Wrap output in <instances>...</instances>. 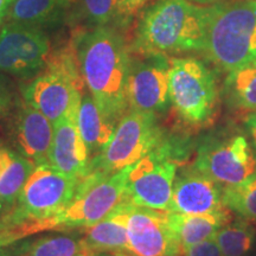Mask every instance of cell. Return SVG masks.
I'll list each match as a JSON object with an SVG mask.
<instances>
[{"instance_id": "cell-1", "label": "cell", "mask_w": 256, "mask_h": 256, "mask_svg": "<svg viewBox=\"0 0 256 256\" xmlns=\"http://www.w3.org/2000/svg\"><path fill=\"white\" fill-rule=\"evenodd\" d=\"M78 66L89 94L106 116L119 122L128 110L127 81L132 57L114 28L96 26L75 40Z\"/></svg>"}, {"instance_id": "cell-2", "label": "cell", "mask_w": 256, "mask_h": 256, "mask_svg": "<svg viewBox=\"0 0 256 256\" xmlns=\"http://www.w3.org/2000/svg\"><path fill=\"white\" fill-rule=\"evenodd\" d=\"M210 6L188 0H158L138 23L132 50L138 55L204 51Z\"/></svg>"}, {"instance_id": "cell-3", "label": "cell", "mask_w": 256, "mask_h": 256, "mask_svg": "<svg viewBox=\"0 0 256 256\" xmlns=\"http://www.w3.org/2000/svg\"><path fill=\"white\" fill-rule=\"evenodd\" d=\"M204 51L226 72L256 62V0L210 6Z\"/></svg>"}, {"instance_id": "cell-4", "label": "cell", "mask_w": 256, "mask_h": 256, "mask_svg": "<svg viewBox=\"0 0 256 256\" xmlns=\"http://www.w3.org/2000/svg\"><path fill=\"white\" fill-rule=\"evenodd\" d=\"M83 88L76 49L68 46L50 54L44 72L23 88V98L55 124L78 113Z\"/></svg>"}, {"instance_id": "cell-5", "label": "cell", "mask_w": 256, "mask_h": 256, "mask_svg": "<svg viewBox=\"0 0 256 256\" xmlns=\"http://www.w3.org/2000/svg\"><path fill=\"white\" fill-rule=\"evenodd\" d=\"M130 166L114 174L92 171L81 179L72 200L60 212L37 223H28L31 234L54 228H87L100 222L126 200Z\"/></svg>"}, {"instance_id": "cell-6", "label": "cell", "mask_w": 256, "mask_h": 256, "mask_svg": "<svg viewBox=\"0 0 256 256\" xmlns=\"http://www.w3.org/2000/svg\"><path fill=\"white\" fill-rule=\"evenodd\" d=\"M215 76L194 57L170 60V102L178 116L191 126L210 122L217 107Z\"/></svg>"}, {"instance_id": "cell-7", "label": "cell", "mask_w": 256, "mask_h": 256, "mask_svg": "<svg viewBox=\"0 0 256 256\" xmlns=\"http://www.w3.org/2000/svg\"><path fill=\"white\" fill-rule=\"evenodd\" d=\"M78 183L80 179L50 162L34 165L12 209V226L42 222L60 212L72 200Z\"/></svg>"}, {"instance_id": "cell-8", "label": "cell", "mask_w": 256, "mask_h": 256, "mask_svg": "<svg viewBox=\"0 0 256 256\" xmlns=\"http://www.w3.org/2000/svg\"><path fill=\"white\" fill-rule=\"evenodd\" d=\"M165 140L156 114L128 110L118 122L110 142L92 159V171L110 174L136 164Z\"/></svg>"}, {"instance_id": "cell-9", "label": "cell", "mask_w": 256, "mask_h": 256, "mask_svg": "<svg viewBox=\"0 0 256 256\" xmlns=\"http://www.w3.org/2000/svg\"><path fill=\"white\" fill-rule=\"evenodd\" d=\"M174 147L164 140L128 170L124 198L134 206L168 210L177 176Z\"/></svg>"}, {"instance_id": "cell-10", "label": "cell", "mask_w": 256, "mask_h": 256, "mask_svg": "<svg viewBox=\"0 0 256 256\" xmlns=\"http://www.w3.org/2000/svg\"><path fill=\"white\" fill-rule=\"evenodd\" d=\"M191 168L222 186H232L256 174V152L242 134L223 136L203 144Z\"/></svg>"}, {"instance_id": "cell-11", "label": "cell", "mask_w": 256, "mask_h": 256, "mask_svg": "<svg viewBox=\"0 0 256 256\" xmlns=\"http://www.w3.org/2000/svg\"><path fill=\"white\" fill-rule=\"evenodd\" d=\"M50 40L40 26L11 23L0 31V72L28 78L46 68Z\"/></svg>"}, {"instance_id": "cell-12", "label": "cell", "mask_w": 256, "mask_h": 256, "mask_svg": "<svg viewBox=\"0 0 256 256\" xmlns=\"http://www.w3.org/2000/svg\"><path fill=\"white\" fill-rule=\"evenodd\" d=\"M128 110L164 113L170 102V60L162 55H139L130 60L127 81Z\"/></svg>"}, {"instance_id": "cell-13", "label": "cell", "mask_w": 256, "mask_h": 256, "mask_svg": "<svg viewBox=\"0 0 256 256\" xmlns=\"http://www.w3.org/2000/svg\"><path fill=\"white\" fill-rule=\"evenodd\" d=\"M127 234L130 255L182 256L168 220L170 210L127 206Z\"/></svg>"}, {"instance_id": "cell-14", "label": "cell", "mask_w": 256, "mask_h": 256, "mask_svg": "<svg viewBox=\"0 0 256 256\" xmlns=\"http://www.w3.org/2000/svg\"><path fill=\"white\" fill-rule=\"evenodd\" d=\"M226 209L223 203V186L212 178L192 168L176 176L170 211L200 215Z\"/></svg>"}, {"instance_id": "cell-15", "label": "cell", "mask_w": 256, "mask_h": 256, "mask_svg": "<svg viewBox=\"0 0 256 256\" xmlns=\"http://www.w3.org/2000/svg\"><path fill=\"white\" fill-rule=\"evenodd\" d=\"M11 136L17 152L32 164L49 162L54 124L24 100L12 118Z\"/></svg>"}, {"instance_id": "cell-16", "label": "cell", "mask_w": 256, "mask_h": 256, "mask_svg": "<svg viewBox=\"0 0 256 256\" xmlns=\"http://www.w3.org/2000/svg\"><path fill=\"white\" fill-rule=\"evenodd\" d=\"M78 114H70L54 124L49 162L64 174L81 180L90 174L92 158L80 134Z\"/></svg>"}, {"instance_id": "cell-17", "label": "cell", "mask_w": 256, "mask_h": 256, "mask_svg": "<svg viewBox=\"0 0 256 256\" xmlns=\"http://www.w3.org/2000/svg\"><path fill=\"white\" fill-rule=\"evenodd\" d=\"M127 206L128 202L124 200L100 222L84 228V236L81 240L86 252H113L130 254Z\"/></svg>"}, {"instance_id": "cell-18", "label": "cell", "mask_w": 256, "mask_h": 256, "mask_svg": "<svg viewBox=\"0 0 256 256\" xmlns=\"http://www.w3.org/2000/svg\"><path fill=\"white\" fill-rule=\"evenodd\" d=\"M168 220L174 238L183 250L188 246L215 238L218 230L230 222V210L200 215L170 211Z\"/></svg>"}, {"instance_id": "cell-19", "label": "cell", "mask_w": 256, "mask_h": 256, "mask_svg": "<svg viewBox=\"0 0 256 256\" xmlns=\"http://www.w3.org/2000/svg\"><path fill=\"white\" fill-rule=\"evenodd\" d=\"M116 124L118 122L102 113L89 92H83L78 114V126L92 159L100 154L108 145Z\"/></svg>"}, {"instance_id": "cell-20", "label": "cell", "mask_w": 256, "mask_h": 256, "mask_svg": "<svg viewBox=\"0 0 256 256\" xmlns=\"http://www.w3.org/2000/svg\"><path fill=\"white\" fill-rule=\"evenodd\" d=\"M34 164L18 152L0 146V202L14 208Z\"/></svg>"}, {"instance_id": "cell-21", "label": "cell", "mask_w": 256, "mask_h": 256, "mask_svg": "<svg viewBox=\"0 0 256 256\" xmlns=\"http://www.w3.org/2000/svg\"><path fill=\"white\" fill-rule=\"evenodd\" d=\"M224 98L230 108L240 112H256V62L228 72L223 86Z\"/></svg>"}, {"instance_id": "cell-22", "label": "cell", "mask_w": 256, "mask_h": 256, "mask_svg": "<svg viewBox=\"0 0 256 256\" xmlns=\"http://www.w3.org/2000/svg\"><path fill=\"white\" fill-rule=\"evenodd\" d=\"M70 0H14L10 8L8 22L42 26L56 20Z\"/></svg>"}, {"instance_id": "cell-23", "label": "cell", "mask_w": 256, "mask_h": 256, "mask_svg": "<svg viewBox=\"0 0 256 256\" xmlns=\"http://www.w3.org/2000/svg\"><path fill=\"white\" fill-rule=\"evenodd\" d=\"M215 240L223 256H247L256 241V228L249 220L242 218L223 226Z\"/></svg>"}, {"instance_id": "cell-24", "label": "cell", "mask_w": 256, "mask_h": 256, "mask_svg": "<svg viewBox=\"0 0 256 256\" xmlns=\"http://www.w3.org/2000/svg\"><path fill=\"white\" fill-rule=\"evenodd\" d=\"M82 240L68 235H51L25 242L20 256H80L84 254Z\"/></svg>"}, {"instance_id": "cell-25", "label": "cell", "mask_w": 256, "mask_h": 256, "mask_svg": "<svg viewBox=\"0 0 256 256\" xmlns=\"http://www.w3.org/2000/svg\"><path fill=\"white\" fill-rule=\"evenodd\" d=\"M223 203L230 211L256 224V174L232 186H223Z\"/></svg>"}, {"instance_id": "cell-26", "label": "cell", "mask_w": 256, "mask_h": 256, "mask_svg": "<svg viewBox=\"0 0 256 256\" xmlns=\"http://www.w3.org/2000/svg\"><path fill=\"white\" fill-rule=\"evenodd\" d=\"M120 0H81L83 17L96 26L108 25L118 16Z\"/></svg>"}, {"instance_id": "cell-27", "label": "cell", "mask_w": 256, "mask_h": 256, "mask_svg": "<svg viewBox=\"0 0 256 256\" xmlns=\"http://www.w3.org/2000/svg\"><path fill=\"white\" fill-rule=\"evenodd\" d=\"M182 256H223L215 238L188 246L182 250Z\"/></svg>"}, {"instance_id": "cell-28", "label": "cell", "mask_w": 256, "mask_h": 256, "mask_svg": "<svg viewBox=\"0 0 256 256\" xmlns=\"http://www.w3.org/2000/svg\"><path fill=\"white\" fill-rule=\"evenodd\" d=\"M147 2L148 0H120L118 16L126 20V19L132 17L133 14H136Z\"/></svg>"}, {"instance_id": "cell-29", "label": "cell", "mask_w": 256, "mask_h": 256, "mask_svg": "<svg viewBox=\"0 0 256 256\" xmlns=\"http://www.w3.org/2000/svg\"><path fill=\"white\" fill-rule=\"evenodd\" d=\"M12 101V92L8 82L0 76V116H2L10 108Z\"/></svg>"}, {"instance_id": "cell-30", "label": "cell", "mask_w": 256, "mask_h": 256, "mask_svg": "<svg viewBox=\"0 0 256 256\" xmlns=\"http://www.w3.org/2000/svg\"><path fill=\"white\" fill-rule=\"evenodd\" d=\"M25 243H5L0 241V256H20Z\"/></svg>"}, {"instance_id": "cell-31", "label": "cell", "mask_w": 256, "mask_h": 256, "mask_svg": "<svg viewBox=\"0 0 256 256\" xmlns=\"http://www.w3.org/2000/svg\"><path fill=\"white\" fill-rule=\"evenodd\" d=\"M12 209H14V208L6 206V204L0 202V232L14 228L11 222Z\"/></svg>"}, {"instance_id": "cell-32", "label": "cell", "mask_w": 256, "mask_h": 256, "mask_svg": "<svg viewBox=\"0 0 256 256\" xmlns=\"http://www.w3.org/2000/svg\"><path fill=\"white\" fill-rule=\"evenodd\" d=\"M244 124L250 136V144L256 152V112H252L247 115L244 119Z\"/></svg>"}, {"instance_id": "cell-33", "label": "cell", "mask_w": 256, "mask_h": 256, "mask_svg": "<svg viewBox=\"0 0 256 256\" xmlns=\"http://www.w3.org/2000/svg\"><path fill=\"white\" fill-rule=\"evenodd\" d=\"M14 2V0H0V24L6 18L8 10Z\"/></svg>"}, {"instance_id": "cell-34", "label": "cell", "mask_w": 256, "mask_h": 256, "mask_svg": "<svg viewBox=\"0 0 256 256\" xmlns=\"http://www.w3.org/2000/svg\"><path fill=\"white\" fill-rule=\"evenodd\" d=\"M87 256H130V254H124V252H88Z\"/></svg>"}, {"instance_id": "cell-35", "label": "cell", "mask_w": 256, "mask_h": 256, "mask_svg": "<svg viewBox=\"0 0 256 256\" xmlns=\"http://www.w3.org/2000/svg\"><path fill=\"white\" fill-rule=\"evenodd\" d=\"M190 2H197V4L200 5H210V4H215V2H218V0H190Z\"/></svg>"}, {"instance_id": "cell-36", "label": "cell", "mask_w": 256, "mask_h": 256, "mask_svg": "<svg viewBox=\"0 0 256 256\" xmlns=\"http://www.w3.org/2000/svg\"><path fill=\"white\" fill-rule=\"evenodd\" d=\"M87 254H88V252H84V254H82V255H80V256H87Z\"/></svg>"}, {"instance_id": "cell-37", "label": "cell", "mask_w": 256, "mask_h": 256, "mask_svg": "<svg viewBox=\"0 0 256 256\" xmlns=\"http://www.w3.org/2000/svg\"><path fill=\"white\" fill-rule=\"evenodd\" d=\"M130 256H133V255H130Z\"/></svg>"}]
</instances>
